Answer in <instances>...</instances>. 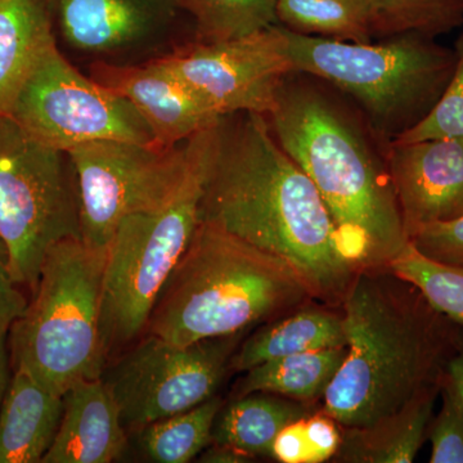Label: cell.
Here are the masks:
<instances>
[{"label": "cell", "instance_id": "9", "mask_svg": "<svg viewBox=\"0 0 463 463\" xmlns=\"http://www.w3.org/2000/svg\"><path fill=\"white\" fill-rule=\"evenodd\" d=\"M199 134L170 148L97 141L70 149L81 240L106 250L124 218L169 203L190 175Z\"/></svg>", "mask_w": 463, "mask_h": 463}, {"label": "cell", "instance_id": "27", "mask_svg": "<svg viewBox=\"0 0 463 463\" xmlns=\"http://www.w3.org/2000/svg\"><path fill=\"white\" fill-rule=\"evenodd\" d=\"M388 268L419 288L439 313L463 327V265L431 260L408 242Z\"/></svg>", "mask_w": 463, "mask_h": 463}, {"label": "cell", "instance_id": "25", "mask_svg": "<svg viewBox=\"0 0 463 463\" xmlns=\"http://www.w3.org/2000/svg\"><path fill=\"white\" fill-rule=\"evenodd\" d=\"M196 23L201 43L228 41L276 25L277 0H174Z\"/></svg>", "mask_w": 463, "mask_h": 463}, {"label": "cell", "instance_id": "17", "mask_svg": "<svg viewBox=\"0 0 463 463\" xmlns=\"http://www.w3.org/2000/svg\"><path fill=\"white\" fill-rule=\"evenodd\" d=\"M62 413L63 395L14 370L0 408V463H42Z\"/></svg>", "mask_w": 463, "mask_h": 463}, {"label": "cell", "instance_id": "20", "mask_svg": "<svg viewBox=\"0 0 463 463\" xmlns=\"http://www.w3.org/2000/svg\"><path fill=\"white\" fill-rule=\"evenodd\" d=\"M54 44L45 0H0V118Z\"/></svg>", "mask_w": 463, "mask_h": 463}, {"label": "cell", "instance_id": "12", "mask_svg": "<svg viewBox=\"0 0 463 463\" xmlns=\"http://www.w3.org/2000/svg\"><path fill=\"white\" fill-rule=\"evenodd\" d=\"M161 60L222 118L269 116L283 81L295 72L285 27L279 24L240 38L200 43Z\"/></svg>", "mask_w": 463, "mask_h": 463}, {"label": "cell", "instance_id": "16", "mask_svg": "<svg viewBox=\"0 0 463 463\" xmlns=\"http://www.w3.org/2000/svg\"><path fill=\"white\" fill-rule=\"evenodd\" d=\"M127 448L120 411L105 381H79L63 394V413L42 463H109Z\"/></svg>", "mask_w": 463, "mask_h": 463}, {"label": "cell", "instance_id": "2", "mask_svg": "<svg viewBox=\"0 0 463 463\" xmlns=\"http://www.w3.org/2000/svg\"><path fill=\"white\" fill-rule=\"evenodd\" d=\"M346 355L321 410L364 428L441 388L461 326L389 268L362 269L340 307Z\"/></svg>", "mask_w": 463, "mask_h": 463}, {"label": "cell", "instance_id": "13", "mask_svg": "<svg viewBox=\"0 0 463 463\" xmlns=\"http://www.w3.org/2000/svg\"><path fill=\"white\" fill-rule=\"evenodd\" d=\"M385 164L408 241L463 215V138L392 142Z\"/></svg>", "mask_w": 463, "mask_h": 463}, {"label": "cell", "instance_id": "22", "mask_svg": "<svg viewBox=\"0 0 463 463\" xmlns=\"http://www.w3.org/2000/svg\"><path fill=\"white\" fill-rule=\"evenodd\" d=\"M346 355V345L283 356L246 371L239 397L263 392L318 404Z\"/></svg>", "mask_w": 463, "mask_h": 463}, {"label": "cell", "instance_id": "14", "mask_svg": "<svg viewBox=\"0 0 463 463\" xmlns=\"http://www.w3.org/2000/svg\"><path fill=\"white\" fill-rule=\"evenodd\" d=\"M102 84L132 103L158 147L181 145L222 118L163 60L141 67L103 70Z\"/></svg>", "mask_w": 463, "mask_h": 463}, {"label": "cell", "instance_id": "11", "mask_svg": "<svg viewBox=\"0 0 463 463\" xmlns=\"http://www.w3.org/2000/svg\"><path fill=\"white\" fill-rule=\"evenodd\" d=\"M243 332L176 345L149 335L109 370L105 383L125 428L184 412L215 395Z\"/></svg>", "mask_w": 463, "mask_h": 463}, {"label": "cell", "instance_id": "30", "mask_svg": "<svg viewBox=\"0 0 463 463\" xmlns=\"http://www.w3.org/2000/svg\"><path fill=\"white\" fill-rule=\"evenodd\" d=\"M423 257L448 265H463V215L448 223L429 225L410 240Z\"/></svg>", "mask_w": 463, "mask_h": 463}, {"label": "cell", "instance_id": "3", "mask_svg": "<svg viewBox=\"0 0 463 463\" xmlns=\"http://www.w3.org/2000/svg\"><path fill=\"white\" fill-rule=\"evenodd\" d=\"M270 128L321 194L356 269L388 268L408 245L385 163L321 91L283 81Z\"/></svg>", "mask_w": 463, "mask_h": 463}, {"label": "cell", "instance_id": "28", "mask_svg": "<svg viewBox=\"0 0 463 463\" xmlns=\"http://www.w3.org/2000/svg\"><path fill=\"white\" fill-rule=\"evenodd\" d=\"M455 53V72L437 105L416 127L407 130L392 142L410 143L432 138H463V33L457 39Z\"/></svg>", "mask_w": 463, "mask_h": 463}, {"label": "cell", "instance_id": "10", "mask_svg": "<svg viewBox=\"0 0 463 463\" xmlns=\"http://www.w3.org/2000/svg\"><path fill=\"white\" fill-rule=\"evenodd\" d=\"M8 116L39 141L65 154L97 141L155 145L132 103L108 85L81 75L56 44L27 79Z\"/></svg>", "mask_w": 463, "mask_h": 463}, {"label": "cell", "instance_id": "35", "mask_svg": "<svg viewBox=\"0 0 463 463\" xmlns=\"http://www.w3.org/2000/svg\"><path fill=\"white\" fill-rule=\"evenodd\" d=\"M446 376L455 386L463 403V327L459 331L455 352L447 364Z\"/></svg>", "mask_w": 463, "mask_h": 463}, {"label": "cell", "instance_id": "36", "mask_svg": "<svg viewBox=\"0 0 463 463\" xmlns=\"http://www.w3.org/2000/svg\"><path fill=\"white\" fill-rule=\"evenodd\" d=\"M7 334H0V408H2L3 401H5V394L9 383L12 377L9 376V355L7 349Z\"/></svg>", "mask_w": 463, "mask_h": 463}, {"label": "cell", "instance_id": "18", "mask_svg": "<svg viewBox=\"0 0 463 463\" xmlns=\"http://www.w3.org/2000/svg\"><path fill=\"white\" fill-rule=\"evenodd\" d=\"M306 306L292 310L259 328L237 347L231 368L246 373L257 365L283 356L327 347L345 346L343 316L336 307Z\"/></svg>", "mask_w": 463, "mask_h": 463}, {"label": "cell", "instance_id": "29", "mask_svg": "<svg viewBox=\"0 0 463 463\" xmlns=\"http://www.w3.org/2000/svg\"><path fill=\"white\" fill-rule=\"evenodd\" d=\"M441 407L432 417L428 439L431 463H463V403L447 376L441 381Z\"/></svg>", "mask_w": 463, "mask_h": 463}, {"label": "cell", "instance_id": "24", "mask_svg": "<svg viewBox=\"0 0 463 463\" xmlns=\"http://www.w3.org/2000/svg\"><path fill=\"white\" fill-rule=\"evenodd\" d=\"M222 399L206 402L146 426L141 430L142 452L158 463H187L212 443L213 429Z\"/></svg>", "mask_w": 463, "mask_h": 463}, {"label": "cell", "instance_id": "15", "mask_svg": "<svg viewBox=\"0 0 463 463\" xmlns=\"http://www.w3.org/2000/svg\"><path fill=\"white\" fill-rule=\"evenodd\" d=\"M63 38L76 50L109 53L148 41L178 11L174 0H57Z\"/></svg>", "mask_w": 463, "mask_h": 463}, {"label": "cell", "instance_id": "7", "mask_svg": "<svg viewBox=\"0 0 463 463\" xmlns=\"http://www.w3.org/2000/svg\"><path fill=\"white\" fill-rule=\"evenodd\" d=\"M219 121V120H218ZM199 134L187 181L169 203L127 216L106 249L100 327L108 353L136 339L200 223L203 176L216 124Z\"/></svg>", "mask_w": 463, "mask_h": 463}, {"label": "cell", "instance_id": "34", "mask_svg": "<svg viewBox=\"0 0 463 463\" xmlns=\"http://www.w3.org/2000/svg\"><path fill=\"white\" fill-rule=\"evenodd\" d=\"M252 461V457L233 449V448L219 446L213 443V447L207 448L201 455L200 462L206 463H243Z\"/></svg>", "mask_w": 463, "mask_h": 463}, {"label": "cell", "instance_id": "6", "mask_svg": "<svg viewBox=\"0 0 463 463\" xmlns=\"http://www.w3.org/2000/svg\"><path fill=\"white\" fill-rule=\"evenodd\" d=\"M285 33L295 72L315 75L352 96L390 142L429 115L455 72V50L421 33H399L373 44L286 27Z\"/></svg>", "mask_w": 463, "mask_h": 463}, {"label": "cell", "instance_id": "26", "mask_svg": "<svg viewBox=\"0 0 463 463\" xmlns=\"http://www.w3.org/2000/svg\"><path fill=\"white\" fill-rule=\"evenodd\" d=\"M373 35L421 33L437 39L463 25V0H370Z\"/></svg>", "mask_w": 463, "mask_h": 463}, {"label": "cell", "instance_id": "4", "mask_svg": "<svg viewBox=\"0 0 463 463\" xmlns=\"http://www.w3.org/2000/svg\"><path fill=\"white\" fill-rule=\"evenodd\" d=\"M315 301L282 259L206 223L164 286L149 335L176 344L231 336Z\"/></svg>", "mask_w": 463, "mask_h": 463}, {"label": "cell", "instance_id": "33", "mask_svg": "<svg viewBox=\"0 0 463 463\" xmlns=\"http://www.w3.org/2000/svg\"><path fill=\"white\" fill-rule=\"evenodd\" d=\"M304 420L289 423L274 440L272 458L282 463H313L304 432Z\"/></svg>", "mask_w": 463, "mask_h": 463}, {"label": "cell", "instance_id": "32", "mask_svg": "<svg viewBox=\"0 0 463 463\" xmlns=\"http://www.w3.org/2000/svg\"><path fill=\"white\" fill-rule=\"evenodd\" d=\"M27 304L12 277L8 249L0 236V334L11 330L12 325L25 312Z\"/></svg>", "mask_w": 463, "mask_h": 463}, {"label": "cell", "instance_id": "21", "mask_svg": "<svg viewBox=\"0 0 463 463\" xmlns=\"http://www.w3.org/2000/svg\"><path fill=\"white\" fill-rule=\"evenodd\" d=\"M318 404L257 392L239 397L221 410L213 429L212 443L233 448L252 458L272 457L274 440L289 423L307 419Z\"/></svg>", "mask_w": 463, "mask_h": 463}, {"label": "cell", "instance_id": "19", "mask_svg": "<svg viewBox=\"0 0 463 463\" xmlns=\"http://www.w3.org/2000/svg\"><path fill=\"white\" fill-rule=\"evenodd\" d=\"M440 388L428 390L398 412L364 428H341L339 449L331 462L411 463L428 439Z\"/></svg>", "mask_w": 463, "mask_h": 463}, {"label": "cell", "instance_id": "31", "mask_svg": "<svg viewBox=\"0 0 463 463\" xmlns=\"http://www.w3.org/2000/svg\"><path fill=\"white\" fill-rule=\"evenodd\" d=\"M304 432L313 463L331 461L341 443V426L322 410L304 420Z\"/></svg>", "mask_w": 463, "mask_h": 463}, {"label": "cell", "instance_id": "23", "mask_svg": "<svg viewBox=\"0 0 463 463\" xmlns=\"http://www.w3.org/2000/svg\"><path fill=\"white\" fill-rule=\"evenodd\" d=\"M277 21L291 32L335 41L373 38L370 0H277Z\"/></svg>", "mask_w": 463, "mask_h": 463}, {"label": "cell", "instance_id": "8", "mask_svg": "<svg viewBox=\"0 0 463 463\" xmlns=\"http://www.w3.org/2000/svg\"><path fill=\"white\" fill-rule=\"evenodd\" d=\"M69 165L65 152L36 139L12 116L0 118V236L14 282L32 294L48 251L61 241L81 240Z\"/></svg>", "mask_w": 463, "mask_h": 463}, {"label": "cell", "instance_id": "5", "mask_svg": "<svg viewBox=\"0 0 463 463\" xmlns=\"http://www.w3.org/2000/svg\"><path fill=\"white\" fill-rule=\"evenodd\" d=\"M105 265L106 250L80 239L48 251L32 303L8 332L14 370L58 395L102 377L109 354L100 327Z\"/></svg>", "mask_w": 463, "mask_h": 463}, {"label": "cell", "instance_id": "1", "mask_svg": "<svg viewBox=\"0 0 463 463\" xmlns=\"http://www.w3.org/2000/svg\"><path fill=\"white\" fill-rule=\"evenodd\" d=\"M223 116L203 176L200 222L282 259L312 298L340 309L354 281V264L321 194L279 146L260 114Z\"/></svg>", "mask_w": 463, "mask_h": 463}]
</instances>
